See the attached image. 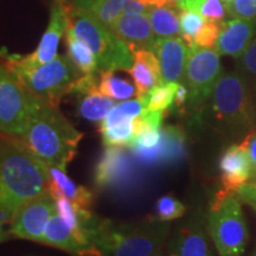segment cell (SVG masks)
Returning a JSON list of instances; mask_svg holds the SVG:
<instances>
[{
  "mask_svg": "<svg viewBox=\"0 0 256 256\" xmlns=\"http://www.w3.org/2000/svg\"><path fill=\"white\" fill-rule=\"evenodd\" d=\"M150 6H146L139 0H124L122 12L126 16L148 14Z\"/></svg>",
  "mask_w": 256,
  "mask_h": 256,
  "instance_id": "74e56055",
  "label": "cell"
},
{
  "mask_svg": "<svg viewBox=\"0 0 256 256\" xmlns=\"http://www.w3.org/2000/svg\"><path fill=\"white\" fill-rule=\"evenodd\" d=\"M139 2H144V4H147L150 6H156V8H162L164 6L168 0H139Z\"/></svg>",
  "mask_w": 256,
  "mask_h": 256,
  "instance_id": "7bdbcfd3",
  "label": "cell"
},
{
  "mask_svg": "<svg viewBox=\"0 0 256 256\" xmlns=\"http://www.w3.org/2000/svg\"><path fill=\"white\" fill-rule=\"evenodd\" d=\"M247 150L252 164V177L256 174V130H252L241 142ZM250 177V178H252Z\"/></svg>",
  "mask_w": 256,
  "mask_h": 256,
  "instance_id": "8d00e7d4",
  "label": "cell"
},
{
  "mask_svg": "<svg viewBox=\"0 0 256 256\" xmlns=\"http://www.w3.org/2000/svg\"><path fill=\"white\" fill-rule=\"evenodd\" d=\"M250 256H256V250H255V252H252V255H250Z\"/></svg>",
  "mask_w": 256,
  "mask_h": 256,
  "instance_id": "bcb514c9",
  "label": "cell"
},
{
  "mask_svg": "<svg viewBox=\"0 0 256 256\" xmlns=\"http://www.w3.org/2000/svg\"><path fill=\"white\" fill-rule=\"evenodd\" d=\"M180 23V37L186 42L188 46L194 44L198 31L206 23V19L198 11H182L179 14Z\"/></svg>",
  "mask_w": 256,
  "mask_h": 256,
  "instance_id": "f546056e",
  "label": "cell"
},
{
  "mask_svg": "<svg viewBox=\"0 0 256 256\" xmlns=\"http://www.w3.org/2000/svg\"><path fill=\"white\" fill-rule=\"evenodd\" d=\"M74 8L86 12L107 28L120 17L124 0H70Z\"/></svg>",
  "mask_w": 256,
  "mask_h": 256,
  "instance_id": "603a6c76",
  "label": "cell"
},
{
  "mask_svg": "<svg viewBox=\"0 0 256 256\" xmlns=\"http://www.w3.org/2000/svg\"><path fill=\"white\" fill-rule=\"evenodd\" d=\"M133 160L121 146H108L94 168V184L100 190L120 188L132 180Z\"/></svg>",
  "mask_w": 256,
  "mask_h": 256,
  "instance_id": "9a60e30c",
  "label": "cell"
},
{
  "mask_svg": "<svg viewBox=\"0 0 256 256\" xmlns=\"http://www.w3.org/2000/svg\"><path fill=\"white\" fill-rule=\"evenodd\" d=\"M222 75L220 55L212 48L188 46L184 80L188 96L186 113L192 116L200 113L209 101L220 76Z\"/></svg>",
  "mask_w": 256,
  "mask_h": 256,
  "instance_id": "ba28073f",
  "label": "cell"
},
{
  "mask_svg": "<svg viewBox=\"0 0 256 256\" xmlns=\"http://www.w3.org/2000/svg\"><path fill=\"white\" fill-rule=\"evenodd\" d=\"M69 23L76 34L94 54L98 72L130 70L134 64V54L126 42L120 40L110 28L92 16L70 10Z\"/></svg>",
  "mask_w": 256,
  "mask_h": 256,
  "instance_id": "5b68a950",
  "label": "cell"
},
{
  "mask_svg": "<svg viewBox=\"0 0 256 256\" xmlns=\"http://www.w3.org/2000/svg\"><path fill=\"white\" fill-rule=\"evenodd\" d=\"M182 11H198L206 0H170Z\"/></svg>",
  "mask_w": 256,
  "mask_h": 256,
  "instance_id": "ab89813d",
  "label": "cell"
},
{
  "mask_svg": "<svg viewBox=\"0 0 256 256\" xmlns=\"http://www.w3.org/2000/svg\"><path fill=\"white\" fill-rule=\"evenodd\" d=\"M70 10L72 4L66 0H54L49 24L40 38L37 49L30 55L16 56L19 63L26 66H40L55 58L60 38L69 26Z\"/></svg>",
  "mask_w": 256,
  "mask_h": 256,
  "instance_id": "7c38bea8",
  "label": "cell"
},
{
  "mask_svg": "<svg viewBox=\"0 0 256 256\" xmlns=\"http://www.w3.org/2000/svg\"><path fill=\"white\" fill-rule=\"evenodd\" d=\"M208 230L218 256H242L247 247L249 232L242 203L229 196L206 214Z\"/></svg>",
  "mask_w": 256,
  "mask_h": 256,
  "instance_id": "52a82bcc",
  "label": "cell"
},
{
  "mask_svg": "<svg viewBox=\"0 0 256 256\" xmlns=\"http://www.w3.org/2000/svg\"><path fill=\"white\" fill-rule=\"evenodd\" d=\"M66 2H70V0H66Z\"/></svg>",
  "mask_w": 256,
  "mask_h": 256,
  "instance_id": "681fc988",
  "label": "cell"
},
{
  "mask_svg": "<svg viewBox=\"0 0 256 256\" xmlns=\"http://www.w3.org/2000/svg\"><path fill=\"white\" fill-rule=\"evenodd\" d=\"M200 14L206 20H212L222 23L226 18V8L222 0H206L200 8Z\"/></svg>",
  "mask_w": 256,
  "mask_h": 256,
  "instance_id": "836d02e7",
  "label": "cell"
},
{
  "mask_svg": "<svg viewBox=\"0 0 256 256\" xmlns=\"http://www.w3.org/2000/svg\"><path fill=\"white\" fill-rule=\"evenodd\" d=\"M87 256H94V255H87Z\"/></svg>",
  "mask_w": 256,
  "mask_h": 256,
  "instance_id": "c3c4849f",
  "label": "cell"
},
{
  "mask_svg": "<svg viewBox=\"0 0 256 256\" xmlns=\"http://www.w3.org/2000/svg\"><path fill=\"white\" fill-rule=\"evenodd\" d=\"M134 64L128 70L136 88V96H142L162 83L158 57L153 51L134 50Z\"/></svg>",
  "mask_w": 256,
  "mask_h": 256,
  "instance_id": "d6986e66",
  "label": "cell"
},
{
  "mask_svg": "<svg viewBox=\"0 0 256 256\" xmlns=\"http://www.w3.org/2000/svg\"><path fill=\"white\" fill-rule=\"evenodd\" d=\"M222 190L217 192L211 206H218L229 196H235L240 186L248 183L252 177L249 154L242 144H232L224 150L218 160Z\"/></svg>",
  "mask_w": 256,
  "mask_h": 256,
  "instance_id": "4fadbf2b",
  "label": "cell"
},
{
  "mask_svg": "<svg viewBox=\"0 0 256 256\" xmlns=\"http://www.w3.org/2000/svg\"><path fill=\"white\" fill-rule=\"evenodd\" d=\"M133 120H124L112 127H100L102 142L106 147H128L133 140Z\"/></svg>",
  "mask_w": 256,
  "mask_h": 256,
  "instance_id": "83f0119b",
  "label": "cell"
},
{
  "mask_svg": "<svg viewBox=\"0 0 256 256\" xmlns=\"http://www.w3.org/2000/svg\"><path fill=\"white\" fill-rule=\"evenodd\" d=\"M34 92L8 68L0 66V133L20 138L26 127Z\"/></svg>",
  "mask_w": 256,
  "mask_h": 256,
  "instance_id": "9c48e42d",
  "label": "cell"
},
{
  "mask_svg": "<svg viewBox=\"0 0 256 256\" xmlns=\"http://www.w3.org/2000/svg\"><path fill=\"white\" fill-rule=\"evenodd\" d=\"M156 256H165V255H162V252H160V254H158V255H156Z\"/></svg>",
  "mask_w": 256,
  "mask_h": 256,
  "instance_id": "7dc6e473",
  "label": "cell"
},
{
  "mask_svg": "<svg viewBox=\"0 0 256 256\" xmlns=\"http://www.w3.org/2000/svg\"><path fill=\"white\" fill-rule=\"evenodd\" d=\"M222 2H224V4H226H226H229V2H232V0H222Z\"/></svg>",
  "mask_w": 256,
  "mask_h": 256,
  "instance_id": "f6af8a7d",
  "label": "cell"
},
{
  "mask_svg": "<svg viewBox=\"0 0 256 256\" xmlns=\"http://www.w3.org/2000/svg\"><path fill=\"white\" fill-rule=\"evenodd\" d=\"M226 8L229 18L256 19V0H232Z\"/></svg>",
  "mask_w": 256,
  "mask_h": 256,
  "instance_id": "1f68e13d",
  "label": "cell"
},
{
  "mask_svg": "<svg viewBox=\"0 0 256 256\" xmlns=\"http://www.w3.org/2000/svg\"><path fill=\"white\" fill-rule=\"evenodd\" d=\"M98 84H100V83H98L96 72L84 74V75H81L76 81L72 82V84L70 86L68 89V94H88V92L98 89Z\"/></svg>",
  "mask_w": 256,
  "mask_h": 256,
  "instance_id": "e575fe53",
  "label": "cell"
},
{
  "mask_svg": "<svg viewBox=\"0 0 256 256\" xmlns=\"http://www.w3.org/2000/svg\"><path fill=\"white\" fill-rule=\"evenodd\" d=\"M250 119L252 128L256 130V83L250 86Z\"/></svg>",
  "mask_w": 256,
  "mask_h": 256,
  "instance_id": "60d3db41",
  "label": "cell"
},
{
  "mask_svg": "<svg viewBox=\"0 0 256 256\" xmlns=\"http://www.w3.org/2000/svg\"><path fill=\"white\" fill-rule=\"evenodd\" d=\"M249 182H252V183H256V174L252 176V177L250 178V180H249Z\"/></svg>",
  "mask_w": 256,
  "mask_h": 256,
  "instance_id": "ee69618b",
  "label": "cell"
},
{
  "mask_svg": "<svg viewBox=\"0 0 256 256\" xmlns=\"http://www.w3.org/2000/svg\"><path fill=\"white\" fill-rule=\"evenodd\" d=\"M40 243L60 249V250L70 252V254L76 256H101L88 252L87 249H84L80 244L75 235H74L72 230L69 228L68 224L60 216L58 212H56L55 215L51 217Z\"/></svg>",
  "mask_w": 256,
  "mask_h": 256,
  "instance_id": "ffe728a7",
  "label": "cell"
},
{
  "mask_svg": "<svg viewBox=\"0 0 256 256\" xmlns=\"http://www.w3.org/2000/svg\"><path fill=\"white\" fill-rule=\"evenodd\" d=\"M256 36V19L230 18L220 23L215 50L220 56L238 60Z\"/></svg>",
  "mask_w": 256,
  "mask_h": 256,
  "instance_id": "e0dca14e",
  "label": "cell"
},
{
  "mask_svg": "<svg viewBox=\"0 0 256 256\" xmlns=\"http://www.w3.org/2000/svg\"><path fill=\"white\" fill-rule=\"evenodd\" d=\"M235 197L242 204H246V206L252 208L256 214V183L248 182V183L243 184L235 192Z\"/></svg>",
  "mask_w": 256,
  "mask_h": 256,
  "instance_id": "d590c367",
  "label": "cell"
},
{
  "mask_svg": "<svg viewBox=\"0 0 256 256\" xmlns=\"http://www.w3.org/2000/svg\"><path fill=\"white\" fill-rule=\"evenodd\" d=\"M50 180L46 190L54 198L64 196L78 206L89 209L94 200L92 192L82 185H78L66 174V170L49 168Z\"/></svg>",
  "mask_w": 256,
  "mask_h": 256,
  "instance_id": "44dd1931",
  "label": "cell"
},
{
  "mask_svg": "<svg viewBox=\"0 0 256 256\" xmlns=\"http://www.w3.org/2000/svg\"><path fill=\"white\" fill-rule=\"evenodd\" d=\"M82 136L58 107L34 94L26 127L19 139L48 168L66 170L78 152Z\"/></svg>",
  "mask_w": 256,
  "mask_h": 256,
  "instance_id": "7a4b0ae2",
  "label": "cell"
},
{
  "mask_svg": "<svg viewBox=\"0 0 256 256\" xmlns=\"http://www.w3.org/2000/svg\"><path fill=\"white\" fill-rule=\"evenodd\" d=\"M66 44L68 57L83 74L98 72V63L92 50L87 44L80 38L69 23L66 32Z\"/></svg>",
  "mask_w": 256,
  "mask_h": 256,
  "instance_id": "cb8c5ba5",
  "label": "cell"
},
{
  "mask_svg": "<svg viewBox=\"0 0 256 256\" xmlns=\"http://www.w3.org/2000/svg\"><path fill=\"white\" fill-rule=\"evenodd\" d=\"M2 52H0V55H2Z\"/></svg>",
  "mask_w": 256,
  "mask_h": 256,
  "instance_id": "f907efd6",
  "label": "cell"
},
{
  "mask_svg": "<svg viewBox=\"0 0 256 256\" xmlns=\"http://www.w3.org/2000/svg\"><path fill=\"white\" fill-rule=\"evenodd\" d=\"M206 214L194 210L176 226L166 242V256H214Z\"/></svg>",
  "mask_w": 256,
  "mask_h": 256,
  "instance_id": "8fae6325",
  "label": "cell"
},
{
  "mask_svg": "<svg viewBox=\"0 0 256 256\" xmlns=\"http://www.w3.org/2000/svg\"><path fill=\"white\" fill-rule=\"evenodd\" d=\"M220 31V23L212 20H206L200 30L198 31L194 43L202 48H215Z\"/></svg>",
  "mask_w": 256,
  "mask_h": 256,
  "instance_id": "d6a6232c",
  "label": "cell"
},
{
  "mask_svg": "<svg viewBox=\"0 0 256 256\" xmlns=\"http://www.w3.org/2000/svg\"><path fill=\"white\" fill-rule=\"evenodd\" d=\"M5 223H6L5 220H2V217H0V243L6 241V240H8L10 236H11L8 232H6L4 230V224Z\"/></svg>",
  "mask_w": 256,
  "mask_h": 256,
  "instance_id": "b9f144b4",
  "label": "cell"
},
{
  "mask_svg": "<svg viewBox=\"0 0 256 256\" xmlns=\"http://www.w3.org/2000/svg\"><path fill=\"white\" fill-rule=\"evenodd\" d=\"M110 28L120 40L126 42L132 51L139 49L153 51L154 49L156 37L148 14L120 16Z\"/></svg>",
  "mask_w": 256,
  "mask_h": 256,
  "instance_id": "ac0fdd59",
  "label": "cell"
},
{
  "mask_svg": "<svg viewBox=\"0 0 256 256\" xmlns=\"http://www.w3.org/2000/svg\"><path fill=\"white\" fill-rule=\"evenodd\" d=\"M156 217L164 222H171L174 220L182 218L186 212V208L180 200L171 194L160 197L156 204Z\"/></svg>",
  "mask_w": 256,
  "mask_h": 256,
  "instance_id": "f1b7e54d",
  "label": "cell"
},
{
  "mask_svg": "<svg viewBox=\"0 0 256 256\" xmlns=\"http://www.w3.org/2000/svg\"><path fill=\"white\" fill-rule=\"evenodd\" d=\"M100 72V84L98 89L102 94L113 98V100L124 101L130 100L136 95V84L127 80L120 78L114 72Z\"/></svg>",
  "mask_w": 256,
  "mask_h": 256,
  "instance_id": "484cf974",
  "label": "cell"
},
{
  "mask_svg": "<svg viewBox=\"0 0 256 256\" xmlns=\"http://www.w3.org/2000/svg\"><path fill=\"white\" fill-rule=\"evenodd\" d=\"M188 96V88L185 87L184 83H178V87H177V90H176L174 101L176 110L180 112L186 110Z\"/></svg>",
  "mask_w": 256,
  "mask_h": 256,
  "instance_id": "f35d334b",
  "label": "cell"
},
{
  "mask_svg": "<svg viewBox=\"0 0 256 256\" xmlns=\"http://www.w3.org/2000/svg\"><path fill=\"white\" fill-rule=\"evenodd\" d=\"M78 113L80 116L95 124H101L115 106L113 98L102 94L100 89L88 94L78 95Z\"/></svg>",
  "mask_w": 256,
  "mask_h": 256,
  "instance_id": "7402d4cb",
  "label": "cell"
},
{
  "mask_svg": "<svg viewBox=\"0 0 256 256\" xmlns=\"http://www.w3.org/2000/svg\"><path fill=\"white\" fill-rule=\"evenodd\" d=\"M235 72L247 80L250 86L256 83V36L247 50L236 60Z\"/></svg>",
  "mask_w": 256,
  "mask_h": 256,
  "instance_id": "4dcf8cb0",
  "label": "cell"
},
{
  "mask_svg": "<svg viewBox=\"0 0 256 256\" xmlns=\"http://www.w3.org/2000/svg\"><path fill=\"white\" fill-rule=\"evenodd\" d=\"M57 212L56 200L48 190L23 202L10 220L8 234L17 238L40 242L51 220Z\"/></svg>",
  "mask_w": 256,
  "mask_h": 256,
  "instance_id": "30bf717a",
  "label": "cell"
},
{
  "mask_svg": "<svg viewBox=\"0 0 256 256\" xmlns=\"http://www.w3.org/2000/svg\"><path fill=\"white\" fill-rule=\"evenodd\" d=\"M171 224L158 217L122 222L94 216L89 241L101 256H156L168 242Z\"/></svg>",
  "mask_w": 256,
  "mask_h": 256,
  "instance_id": "3957f363",
  "label": "cell"
},
{
  "mask_svg": "<svg viewBox=\"0 0 256 256\" xmlns=\"http://www.w3.org/2000/svg\"><path fill=\"white\" fill-rule=\"evenodd\" d=\"M191 119L206 124L226 142H243L252 130L250 84L235 70L222 72L209 101Z\"/></svg>",
  "mask_w": 256,
  "mask_h": 256,
  "instance_id": "277c9868",
  "label": "cell"
},
{
  "mask_svg": "<svg viewBox=\"0 0 256 256\" xmlns=\"http://www.w3.org/2000/svg\"><path fill=\"white\" fill-rule=\"evenodd\" d=\"M148 18L156 38L177 37L180 34L179 16L174 8L150 6Z\"/></svg>",
  "mask_w": 256,
  "mask_h": 256,
  "instance_id": "d4e9b609",
  "label": "cell"
},
{
  "mask_svg": "<svg viewBox=\"0 0 256 256\" xmlns=\"http://www.w3.org/2000/svg\"><path fill=\"white\" fill-rule=\"evenodd\" d=\"M6 66L28 90L56 107L60 98L68 94L72 82L82 74L68 56L63 55H57L40 66H23L16 56H10Z\"/></svg>",
  "mask_w": 256,
  "mask_h": 256,
  "instance_id": "8992f818",
  "label": "cell"
},
{
  "mask_svg": "<svg viewBox=\"0 0 256 256\" xmlns=\"http://www.w3.org/2000/svg\"><path fill=\"white\" fill-rule=\"evenodd\" d=\"M177 87L178 83H160L151 92L139 96L138 98L142 102L147 110L166 112L174 104Z\"/></svg>",
  "mask_w": 256,
  "mask_h": 256,
  "instance_id": "4316f807",
  "label": "cell"
},
{
  "mask_svg": "<svg viewBox=\"0 0 256 256\" xmlns=\"http://www.w3.org/2000/svg\"><path fill=\"white\" fill-rule=\"evenodd\" d=\"M130 152L144 165L177 164L186 156V134L180 126H162L158 145L148 150L133 148Z\"/></svg>",
  "mask_w": 256,
  "mask_h": 256,
  "instance_id": "5bb4252c",
  "label": "cell"
},
{
  "mask_svg": "<svg viewBox=\"0 0 256 256\" xmlns=\"http://www.w3.org/2000/svg\"><path fill=\"white\" fill-rule=\"evenodd\" d=\"M49 168L19 138L0 133V217L10 222L25 200L46 191Z\"/></svg>",
  "mask_w": 256,
  "mask_h": 256,
  "instance_id": "6da1fadb",
  "label": "cell"
},
{
  "mask_svg": "<svg viewBox=\"0 0 256 256\" xmlns=\"http://www.w3.org/2000/svg\"><path fill=\"white\" fill-rule=\"evenodd\" d=\"M153 52L159 60L162 83L183 82L188 52V46L183 38H156Z\"/></svg>",
  "mask_w": 256,
  "mask_h": 256,
  "instance_id": "2e32d148",
  "label": "cell"
}]
</instances>
